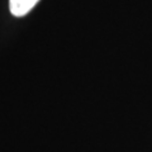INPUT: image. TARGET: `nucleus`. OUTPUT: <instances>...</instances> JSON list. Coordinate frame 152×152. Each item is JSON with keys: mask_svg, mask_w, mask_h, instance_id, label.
<instances>
[{"mask_svg": "<svg viewBox=\"0 0 152 152\" xmlns=\"http://www.w3.org/2000/svg\"><path fill=\"white\" fill-rule=\"evenodd\" d=\"M39 0H9V10L14 17H24L34 8Z\"/></svg>", "mask_w": 152, "mask_h": 152, "instance_id": "1", "label": "nucleus"}]
</instances>
